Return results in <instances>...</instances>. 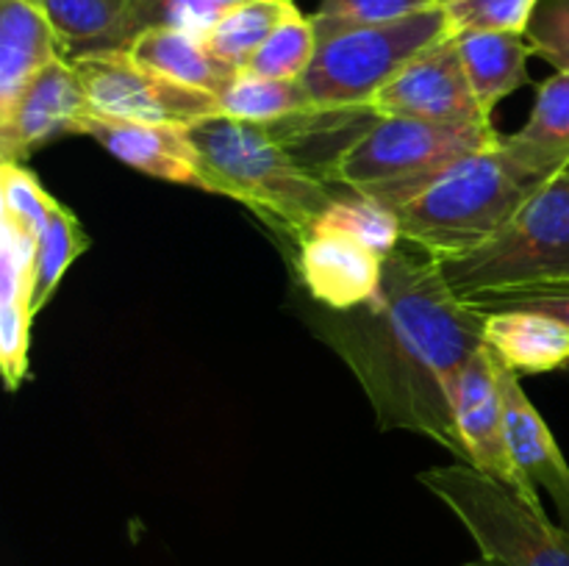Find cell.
<instances>
[{
    "mask_svg": "<svg viewBox=\"0 0 569 566\" xmlns=\"http://www.w3.org/2000/svg\"><path fill=\"white\" fill-rule=\"evenodd\" d=\"M483 320L450 292L437 259L403 239L383 261L378 297L333 311L322 336L361 383L383 431L422 433L465 464L453 394L483 347Z\"/></svg>",
    "mask_w": 569,
    "mask_h": 566,
    "instance_id": "6da1fadb",
    "label": "cell"
},
{
    "mask_svg": "<svg viewBox=\"0 0 569 566\" xmlns=\"http://www.w3.org/2000/svg\"><path fill=\"white\" fill-rule=\"evenodd\" d=\"M198 150L203 192L226 194L303 244L337 200L264 125L211 114L187 128Z\"/></svg>",
    "mask_w": 569,
    "mask_h": 566,
    "instance_id": "7a4b0ae2",
    "label": "cell"
},
{
    "mask_svg": "<svg viewBox=\"0 0 569 566\" xmlns=\"http://www.w3.org/2000/svg\"><path fill=\"white\" fill-rule=\"evenodd\" d=\"M545 183L537 181L509 150L503 137L450 166L420 198L400 205L406 242L433 259H453L481 247Z\"/></svg>",
    "mask_w": 569,
    "mask_h": 566,
    "instance_id": "3957f363",
    "label": "cell"
},
{
    "mask_svg": "<svg viewBox=\"0 0 569 566\" xmlns=\"http://www.w3.org/2000/svg\"><path fill=\"white\" fill-rule=\"evenodd\" d=\"M500 139L492 125H437L378 117L339 159L331 181L398 211L453 164Z\"/></svg>",
    "mask_w": 569,
    "mask_h": 566,
    "instance_id": "277c9868",
    "label": "cell"
},
{
    "mask_svg": "<svg viewBox=\"0 0 569 566\" xmlns=\"http://www.w3.org/2000/svg\"><path fill=\"white\" fill-rule=\"evenodd\" d=\"M437 264L461 300L569 283V170L545 183L489 242Z\"/></svg>",
    "mask_w": 569,
    "mask_h": 566,
    "instance_id": "5b68a950",
    "label": "cell"
},
{
    "mask_svg": "<svg viewBox=\"0 0 569 566\" xmlns=\"http://www.w3.org/2000/svg\"><path fill=\"white\" fill-rule=\"evenodd\" d=\"M453 37L442 6L317 39V53L300 78L315 109H370L372 98L422 50Z\"/></svg>",
    "mask_w": 569,
    "mask_h": 566,
    "instance_id": "8992f818",
    "label": "cell"
},
{
    "mask_svg": "<svg viewBox=\"0 0 569 566\" xmlns=\"http://www.w3.org/2000/svg\"><path fill=\"white\" fill-rule=\"evenodd\" d=\"M420 483L467 527L481 555L498 566H569V533L548 511L526 503L470 464L433 466Z\"/></svg>",
    "mask_w": 569,
    "mask_h": 566,
    "instance_id": "52a82bcc",
    "label": "cell"
},
{
    "mask_svg": "<svg viewBox=\"0 0 569 566\" xmlns=\"http://www.w3.org/2000/svg\"><path fill=\"white\" fill-rule=\"evenodd\" d=\"M94 114L189 128L220 114V98L183 87L139 64L128 50H98L70 59Z\"/></svg>",
    "mask_w": 569,
    "mask_h": 566,
    "instance_id": "ba28073f",
    "label": "cell"
},
{
    "mask_svg": "<svg viewBox=\"0 0 569 566\" xmlns=\"http://www.w3.org/2000/svg\"><path fill=\"white\" fill-rule=\"evenodd\" d=\"M456 427H459L465 464L520 494L526 503L545 508L542 494L533 492L511 458L506 438V405L500 386V361L483 344L461 370L453 394Z\"/></svg>",
    "mask_w": 569,
    "mask_h": 566,
    "instance_id": "9c48e42d",
    "label": "cell"
},
{
    "mask_svg": "<svg viewBox=\"0 0 569 566\" xmlns=\"http://www.w3.org/2000/svg\"><path fill=\"white\" fill-rule=\"evenodd\" d=\"M370 111L437 125H492V117L472 92L453 37L422 50L372 98Z\"/></svg>",
    "mask_w": 569,
    "mask_h": 566,
    "instance_id": "30bf717a",
    "label": "cell"
},
{
    "mask_svg": "<svg viewBox=\"0 0 569 566\" xmlns=\"http://www.w3.org/2000/svg\"><path fill=\"white\" fill-rule=\"evenodd\" d=\"M92 111L70 59L44 67L0 117V159L22 161L42 144L81 133L83 117Z\"/></svg>",
    "mask_w": 569,
    "mask_h": 566,
    "instance_id": "8fae6325",
    "label": "cell"
},
{
    "mask_svg": "<svg viewBox=\"0 0 569 566\" xmlns=\"http://www.w3.org/2000/svg\"><path fill=\"white\" fill-rule=\"evenodd\" d=\"M81 133L92 137L114 159L133 166L142 175L203 189L198 150L189 139L187 128L167 125V122L114 120V117H100L89 111L81 122Z\"/></svg>",
    "mask_w": 569,
    "mask_h": 566,
    "instance_id": "7c38bea8",
    "label": "cell"
},
{
    "mask_svg": "<svg viewBox=\"0 0 569 566\" xmlns=\"http://www.w3.org/2000/svg\"><path fill=\"white\" fill-rule=\"evenodd\" d=\"M383 261L367 244L337 233H315L300 244V275L317 303L331 311H353L378 297Z\"/></svg>",
    "mask_w": 569,
    "mask_h": 566,
    "instance_id": "4fadbf2b",
    "label": "cell"
},
{
    "mask_svg": "<svg viewBox=\"0 0 569 566\" xmlns=\"http://www.w3.org/2000/svg\"><path fill=\"white\" fill-rule=\"evenodd\" d=\"M506 405V438L511 458L533 492H548L559 508L561 527L569 533V464L537 405L522 392L520 377L500 364Z\"/></svg>",
    "mask_w": 569,
    "mask_h": 566,
    "instance_id": "5bb4252c",
    "label": "cell"
},
{
    "mask_svg": "<svg viewBox=\"0 0 569 566\" xmlns=\"http://www.w3.org/2000/svg\"><path fill=\"white\" fill-rule=\"evenodd\" d=\"M56 59H67L48 14L33 0H0V117Z\"/></svg>",
    "mask_w": 569,
    "mask_h": 566,
    "instance_id": "9a60e30c",
    "label": "cell"
},
{
    "mask_svg": "<svg viewBox=\"0 0 569 566\" xmlns=\"http://www.w3.org/2000/svg\"><path fill=\"white\" fill-rule=\"evenodd\" d=\"M128 53L148 70L159 72V75L170 78L176 83H183V87L203 89V92L217 94V98L239 75L237 67L211 53L203 37L189 31V28H148L128 44Z\"/></svg>",
    "mask_w": 569,
    "mask_h": 566,
    "instance_id": "2e32d148",
    "label": "cell"
},
{
    "mask_svg": "<svg viewBox=\"0 0 569 566\" xmlns=\"http://www.w3.org/2000/svg\"><path fill=\"white\" fill-rule=\"evenodd\" d=\"M503 148L542 183L569 170V72H553L539 83L531 117L503 137Z\"/></svg>",
    "mask_w": 569,
    "mask_h": 566,
    "instance_id": "e0dca14e",
    "label": "cell"
},
{
    "mask_svg": "<svg viewBox=\"0 0 569 566\" xmlns=\"http://www.w3.org/2000/svg\"><path fill=\"white\" fill-rule=\"evenodd\" d=\"M483 344L511 372H550L569 361V327L537 311L483 314Z\"/></svg>",
    "mask_w": 569,
    "mask_h": 566,
    "instance_id": "ac0fdd59",
    "label": "cell"
},
{
    "mask_svg": "<svg viewBox=\"0 0 569 566\" xmlns=\"http://www.w3.org/2000/svg\"><path fill=\"white\" fill-rule=\"evenodd\" d=\"M453 39L472 92L489 117L500 100L531 83L528 78L531 48L522 33L461 31L453 33Z\"/></svg>",
    "mask_w": 569,
    "mask_h": 566,
    "instance_id": "d6986e66",
    "label": "cell"
},
{
    "mask_svg": "<svg viewBox=\"0 0 569 566\" xmlns=\"http://www.w3.org/2000/svg\"><path fill=\"white\" fill-rule=\"evenodd\" d=\"M67 59L98 50H128L137 39L128 3L117 0H39Z\"/></svg>",
    "mask_w": 569,
    "mask_h": 566,
    "instance_id": "ffe728a7",
    "label": "cell"
},
{
    "mask_svg": "<svg viewBox=\"0 0 569 566\" xmlns=\"http://www.w3.org/2000/svg\"><path fill=\"white\" fill-rule=\"evenodd\" d=\"M295 11H298L295 0H239V3L226 6L209 22L203 42L222 61L244 70V64L253 59L267 37Z\"/></svg>",
    "mask_w": 569,
    "mask_h": 566,
    "instance_id": "44dd1931",
    "label": "cell"
},
{
    "mask_svg": "<svg viewBox=\"0 0 569 566\" xmlns=\"http://www.w3.org/2000/svg\"><path fill=\"white\" fill-rule=\"evenodd\" d=\"M309 109H315V103L300 81H276L248 70H239L220 94V114L256 125H270Z\"/></svg>",
    "mask_w": 569,
    "mask_h": 566,
    "instance_id": "7402d4cb",
    "label": "cell"
},
{
    "mask_svg": "<svg viewBox=\"0 0 569 566\" xmlns=\"http://www.w3.org/2000/svg\"><path fill=\"white\" fill-rule=\"evenodd\" d=\"M92 244L87 231L81 228L78 216L56 200L50 220L37 239V266H33V292H31V314L48 305L53 297L56 286L61 283L64 272L70 270L72 261Z\"/></svg>",
    "mask_w": 569,
    "mask_h": 566,
    "instance_id": "603a6c76",
    "label": "cell"
},
{
    "mask_svg": "<svg viewBox=\"0 0 569 566\" xmlns=\"http://www.w3.org/2000/svg\"><path fill=\"white\" fill-rule=\"evenodd\" d=\"M315 233L350 236L381 255H389L400 242H403L398 214H395L392 209H387V205L376 203V200L361 198V194L333 200L326 209V214L317 220L311 236H315Z\"/></svg>",
    "mask_w": 569,
    "mask_h": 566,
    "instance_id": "cb8c5ba5",
    "label": "cell"
},
{
    "mask_svg": "<svg viewBox=\"0 0 569 566\" xmlns=\"http://www.w3.org/2000/svg\"><path fill=\"white\" fill-rule=\"evenodd\" d=\"M317 53V28L311 17L300 11L289 14L276 31L267 37L253 53V59L244 64V70L256 75L276 78V81H300L309 70L311 59Z\"/></svg>",
    "mask_w": 569,
    "mask_h": 566,
    "instance_id": "d4e9b609",
    "label": "cell"
},
{
    "mask_svg": "<svg viewBox=\"0 0 569 566\" xmlns=\"http://www.w3.org/2000/svg\"><path fill=\"white\" fill-rule=\"evenodd\" d=\"M437 6H442V0H320L311 22L317 28V39H320L328 33L348 31V28L403 20V17L437 9Z\"/></svg>",
    "mask_w": 569,
    "mask_h": 566,
    "instance_id": "484cf974",
    "label": "cell"
},
{
    "mask_svg": "<svg viewBox=\"0 0 569 566\" xmlns=\"http://www.w3.org/2000/svg\"><path fill=\"white\" fill-rule=\"evenodd\" d=\"M537 3L539 0H442V9L453 33L495 31L526 37Z\"/></svg>",
    "mask_w": 569,
    "mask_h": 566,
    "instance_id": "4316f807",
    "label": "cell"
},
{
    "mask_svg": "<svg viewBox=\"0 0 569 566\" xmlns=\"http://www.w3.org/2000/svg\"><path fill=\"white\" fill-rule=\"evenodd\" d=\"M56 200L50 198L22 161H0V211L14 216L33 233H42L50 220Z\"/></svg>",
    "mask_w": 569,
    "mask_h": 566,
    "instance_id": "83f0119b",
    "label": "cell"
},
{
    "mask_svg": "<svg viewBox=\"0 0 569 566\" xmlns=\"http://www.w3.org/2000/svg\"><path fill=\"white\" fill-rule=\"evenodd\" d=\"M526 42L556 72H569V0H539Z\"/></svg>",
    "mask_w": 569,
    "mask_h": 566,
    "instance_id": "f1b7e54d",
    "label": "cell"
},
{
    "mask_svg": "<svg viewBox=\"0 0 569 566\" xmlns=\"http://www.w3.org/2000/svg\"><path fill=\"white\" fill-rule=\"evenodd\" d=\"M481 314H495V311H537L561 320L569 327V283H556V286L539 289H517V292H495L478 294V297L465 300Z\"/></svg>",
    "mask_w": 569,
    "mask_h": 566,
    "instance_id": "f546056e",
    "label": "cell"
},
{
    "mask_svg": "<svg viewBox=\"0 0 569 566\" xmlns=\"http://www.w3.org/2000/svg\"><path fill=\"white\" fill-rule=\"evenodd\" d=\"M128 11H131L137 37L159 26L189 28L203 37L209 22L214 20L206 0H128Z\"/></svg>",
    "mask_w": 569,
    "mask_h": 566,
    "instance_id": "4dcf8cb0",
    "label": "cell"
},
{
    "mask_svg": "<svg viewBox=\"0 0 569 566\" xmlns=\"http://www.w3.org/2000/svg\"><path fill=\"white\" fill-rule=\"evenodd\" d=\"M31 322L33 314L28 305H0V370L9 392H14L28 375Z\"/></svg>",
    "mask_w": 569,
    "mask_h": 566,
    "instance_id": "1f68e13d",
    "label": "cell"
},
{
    "mask_svg": "<svg viewBox=\"0 0 569 566\" xmlns=\"http://www.w3.org/2000/svg\"><path fill=\"white\" fill-rule=\"evenodd\" d=\"M206 3H209V9H211V14H220L222 9H226V6H231V3H239V0H206Z\"/></svg>",
    "mask_w": 569,
    "mask_h": 566,
    "instance_id": "d6a6232c",
    "label": "cell"
},
{
    "mask_svg": "<svg viewBox=\"0 0 569 566\" xmlns=\"http://www.w3.org/2000/svg\"><path fill=\"white\" fill-rule=\"evenodd\" d=\"M470 566H498V564H492V560H487V558H483L481 564H470Z\"/></svg>",
    "mask_w": 569,
    "mask_h": 566,
    "instance_id": "836d02e7",
    "label": "cell"
},
{
    "mask_svg": "<svg viewBox=\"0 0 569 566\" xmlns=\"http://www.w3.org/2000/svg\"><path fill=\"white\" fill-rule=\"evenodd\" d=\"M117 3H128V0H117Z\"/></svg>",
    "mask_w": 569,
    "mask_h": 566,
    "instance_id": "e575fe53",
    "label": "cell"
},
{
    "mask_svg": "<svg viewBox=\"0 0 569 566\" xmlns=\"http://www.w3.org/2000/svg\"><path fill=\"white\" fill-rule=\"evenodd\" d=\"M33 3H39V0H33Z\"/></svg>",
    "mask_w": 569,
    "mask_h": 566,
    "instance_id": "d590c367",
    "label": "cell"
}]
</instances>
